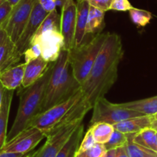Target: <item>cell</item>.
Segmentation results:
<instances>
[{"instance_id": "obj_23", "label": "cell", "mask_w": 157, "mask_h": 157, "mask_svg": "<svg viewBox=\"0 0 157 157\" xmlns=\"http://www.w3.org/2000/svg\"><path fill=\"white\" fill-rule=\"evenodd\" d=\"M14 49L15 43L8 36L0 47V73L4 71L7 63L14 52Z\"/></svg>"}, {"instance_id": "obj_28", "label": "cell", "mask_w": 157, "mask_h": 157, "mask_svg": "<svg viewBox=\"0 0 157 157\" xmlns=\"http://www.w3.org/2000/svg\"><path fill=\"white\" fill-rule=\"evenodd\" d=\"M133 8L129 0H113L110 5L109 10L119 12L129 11Z\"/></svg>"}, {"instance_id": "obj_11", "label": "cell", "mask_w": 157, "mask_h": 157, "mask_svg": "<svg viewBox=\"0 0 157 157\" xmlns=\"http://www.w3.org/2000/svg\"><path fill=\"white\" fill-rule=\"evenodd\" d=\"M76 23V3L74 0H66L60 15V31L64 39V49L73 47Z\"/></svg>"}, {"instance_id": "obj_37", "label": "cell", "mask_w": 157, "mask_h": 157, "mask_svg": "<svg viewBox=\"0 0 157 157\" xmlns=\"http://www.w3.org/2000/svg\"><path fill=\"white\" fill-rule=\"evenodd\" d=\"M104 157H116V149L107 150Z\"/></svg>"}, {"instance_id": "obj_42", "label": "cell", "mask_w": 157, "mask_h": 157, "mask_svg": "<svg viewBox=\"0 0 157 157\" xmlns=\"http://www.w3.org/2000/svg\"><path fill=\"white\" fill-rule=\"evenodd\" d=\"M156 146H157V133H156Z\"/></svg>"}, {"instance_id": "obj_12", "label": "cell", "mask_w": 157, "mask_h": 157, "mask_svg": "<svg viewBox=\"0 0 157 157\" xmlns=\"http://www.w3.org/2000/svg\"><path fill=\"white\" fill-rule=\"evenodd\" d=\"M90 4L88 0H77L76 23L73 47H78L84 42L86 38V28L88 20ZM72 47V48H73Z\"/></svg>"}, {"instance_id": "obj_27", "label": "cell", "mask_w": 157, "mask_h": 157, "mask_svg": "<svg viewBox=\"0 0 157 157\" xmlns=\"http://www.w3.org/2000/svg\"><path fill=\"white\" fill-rule=\"evenodd\" d=\"M96 140H95L94 137H93V133L90 131V129H88L87 132H86L85 136L83 137V139L81 141L80 145H79V147H78V151H77V154H80L82 152H86L88 149H90V148L93 147L95 144H96Z\"/></svg>"}, {"instance_id": "obj_25", "label": "cell", "mask_w": 157, "mask_h": 157, "mask_svg": "<svg viewBox=\"0 0 157 157\" xmlns=\"http://www.w3.org/2000/svg\"><path fill=\"white\" fill-rule=\"evenodd\" d=\"M127 143V135L114 129L109 140L104 144L106 150L116 149L125 146Z\"/></svg>"}, {"instance_id": "obj_38", "label": "cell", "mask_w": 157, "mask_h": 157, "mask_svg": "<svg viewBox=\"0 0 157 157\" xmlns=\"http://www.w3.org/2000/svg\"><path fill=\"white\" fill-rule=\"evenodd\" d=\"M7 1H8V2L10 3V5L13 7L18 3V2H19L20 0H7Z\"/></svg>"}, {"instance_id": "obj_14", "label": "cell", "mask_w": 157, "mask_h": 157, "mask_svg": "<svg viewBox=\"0 0 157 157\" xmlns=\"http://www.w3.org/2000/svg\"><path fill=\"white\" fill-rule=\"evenodd\" d=\"M154 120L155 119L153 116H136L116 123L113 125V127L116 130L125 134L137 133L146 128L151 127Z\"/></svg>"}, {"instance_id": "obj_15", "label": "cell", "mask_w": 157, "mask_h": 157, "mask_svg": "<svg viewBox=\"0 0 157 157\" xmlns=\"http://www.w3.org/2000/svg\"><path fill=\"white\" fill-rule=\"evenodd\" d=\"M25 63L16 65L0 73V82L8 90H15L21 86L25 72Z\"/></svg>"}, {"instance_id": "obj_21", "label": "cell", "mask_w": 157, "mask_h": 157, "mask_svg": "<svg viewBox=\"0 0 157 157\" xmlns=\"http://www.w3.org/2000/svg\"><path fill=\"white\" fill-rule=\"evenodd\" d=\"M93 133L96 143L105 144L109 140L114 127L113 125L106 123H97L91 125L89 128Z\"/></svg>"}, {"instance_id": "obj_26", "label": "cell", "mask_w": 157, "mask_h": 157, "mask_svg": "<svg viewBox=\"0 0 157 157\" xmlns=\"http://www.w3.org/2000/svg\"><path fill=\"white\" fill-rule=\"evenodd\" d=\"M106 151L104 144L96 143L90 149L80 154H77L75 157H104Z\"/></svg>"}, {"instance_id": "obj_17", "label": "cell", "mask_w": 157, "mask_h": 157, "mask_svg": "<svg viewBox=\"0 0 157 157\" xmlns=\"http://www.w3.org/2000/svg\"><path fill=\"white\" fill-rule=\"evenodd\" d=\"M120 104L124 108L136 111L144 116H154L157 114V96Z\"/></svg>"}, {"instance_id": "obj_10", "label": "cell", "mask_w": 157, "mask_h": 157, "mask_svg": "<svg viewBox=\"0 0 157 157\" xmlns=\"http://www.w3.org/2000/svg\"><path fill=\"white\" fill-rule=\"evenodd\" d=\"M46 138L44 132L36 127H28L17 136L6 142L1 152L28 153Z\"/></svg>"}, {"instance_id": "obj_44", "label": "cell", "mask_w": 157, "mask_h": 157, "mask_svg": "<svg viewBox=\"0 0 157 157\" xmlns=\"http://www.w3.org/2000/svg\"><path fill=\"white\" fill-rule=\"evenodd\" d=\"M152 157H153V156H152Z\"/></svg>"}, {"instance_id": "obj_6", "label": "cell", "mask_w": 157, "mask_h": 157, "mask_svg": "<svg viewBox=\"0 0 157 157\" xmlns=\"http://www.w3.org/2000/svg\"><path fill=\"white\" fill-rule=\"evenodd\" d=\"M93 109L90 126L97 123H106L113 126L130 118L144 116L136 111L124 108L120 103L109 102L105 97L98 99L93 105Z\"/></svg>"}, {"instance_id": "obj_13", "label": "cell", "mask_w": 157, "mask_h": 157, "mask_svg": "<svg viewBox=\"0 0 157 157\" xmlns=\"http://www.w3.org/2000/svg\"><path fill=\"white\" fill-rule=\"evenodd\" d=\"M25 63V72L22 86L23 88H28L44 75L50 63H48L40 56Z\"/></svg>"}, {"instance_id": "obj_41", "label": "cell", "mask_w": 157, "mask_h": 157, "mask_svg": "<svg viewBox=\"0 0 157 157\" xmlns=\"http://www.w3.org/2000/svg\"><path fill=\"white\" fill-rule=\"evenodd\" d=\"M154 119H155V120H157V114H155V116H154Z\"/></svg>"}, {"instance_id": "obj_24", "label": "cell", "mask_w": 157, "mask_h": 157, "mask_svg": "<svg viewBox=\"0 0 157 157\" xmlns=\"http://www.w3.org/2000/svg\"><path fill=\"white\" fill-rule=\"evenodd\" d=\"M129 16L132 22L139 27H144L149 23L152 14L146 10L132 8L129 10Z\"/></svg>"}, {"instance_id": "obj_32", "label": "cell", "mask_w": 157, "mask_h": 157, "mask_svg": "<svg viewBox=\"0 0 157 157\" xmlns=\"http://www.w3.org/2000/svg\"><path fill=\"white\" fill-rule=\"evenodd\" d=\"M113 0H88L90 6H94L103 12H106L109 10L110 5Z\"/></svg>"}, {"instance_id": "obj_30", "label": "cell", "mask_w": 157, "mask_h": 157, "mask_svg": "<svg viewBox=\"0 0 157 157\" xmlns=\"http://www.w3.org/2000/svg\"><path fill=\"white\" fill-rule=\"evenodd\" d=\"M66 0H39L43 8L48 13L56 10L57 6H63Z\"/></svg>"}, {"instance_id": "obj_2", "label": "cell", "mask_w": 157, "mask_h": 157, "mask_svg": "<svg viewBox=\"0 0 157 157\" xmlns=\"http://www.w3.org/2000/svg\"><path fill=\"white\" fill-rule=\"evenodd\" d=\"M81 88L72 72L68 50L63 49L58 59L54 63L40 113L69 99Z\"/></svg>"}, {"instance_id": "obj_35", "label": "cell", "mask_w": 157, "mask_h": 157, "mask_svg": "<svg viewBox=\"0 0 157 157\" xmlns=\"http://www.w3.org/2000/svg\"><path fill=\"white\" fill-rule=\"evenodd\" d=\"M8 37V35H7L6 32L5 31V29L0 27V47L3 44V43L5 42L6 39Z\"/></svg>"}, {"instance_id": "obj_22", "label": "cell", "mask_w": 157, "mask_h": 157, "mask_svg": "<svg viewBox=\"0 0 157 157\" xmlns=\"http://www.w3.org/2000/svg\"><path fill=\"white\" fill-rule=\"evenodd\" d=\"M126 135H127V143L126 146L129 157H157L156 152L146 149L133 141V136L135 133H129Z\"/></svg>"}, {"instance_id": "obj_39", "label": "cell", "mask_w": 157, "mask_h": 157, "mask_svg": "<svg viewBox=\"0 0 157 157\" xmlns=\"http://www.w3.org/2000/svg\"><path fill=\"white\" fill-rule=\"evenodd\" d=\"M151 127L155 129V130L157 129V120H155L152 123V125H151Z\"/></svg>"}, {"instance_id": "obj_34", "label": "cell", "mask_w": 157, "mask_h": 157, "mask_svg": "<svg viewBox=\"0 0 157 157\" xmlns=\"http://www.w3.org/2000/svg\"><path fill=\"white\" fill-rule=\"evenodd\" d=\"M116 157H129L126 145L116 149Z\"/></svg>"}, {"instance_id": "obj_33", "label": "cell", "mask_w": 157, "mask_h": 157, "mask_svg": "<svg viewBox=\"0 0 157 157\" xmlns=\"http://www.w3.org/2000/svg\"><path fill=\"white\" fill-rule=\"evenodd\" d=\"M35 150L31 151L28 153H16V152H0V157H32Z\"/></svg>"}, {"instance_id": "obj_36", "label": "cell", "mask_w": 157, "mask_h": 157, "mask_svg": "<svg viewBox=\"0 0 157 157\" xmlns=\"http://www.w3.org/2000/svg\"><path fill=\"white\" fill-rule=\"evenodd\" d=\"M6 89L4 88L3 86L2 85V83L0 82V109H1V106H2V99H3L4 93H5Z\"/></svg>"}, {"instance_id": "obj_29", "label": "cell", "mask_w": 157, "mask_h": 157, "mask_svg": "<svg viewBox=\"0 0 157 157\" xmlns=\"http://www.w3.org/2000/svg\"><path fill=\"white\" fill-rule=\"evenodd\" d=\"M41 56V49L38 44L32 45L24 53V59L25 63L31 61L34 59L39 58Z\"/></svg>"}, {"instance_id": "obj_43", "label": "cell", "mask_w": 157, "mask_h": 157, "mask_svg": "<svg viewBox=\"0 0 157 157\" xmlns=\"http://www.w3.org/2000/svg\"><path fill=\"white\" fill-rule=\"evenodd\" d=\"M156 131H157V129H156Z\"/></svg>"}, {"instance_id": "obj_5", "label": "cell", "mask_w": 157, "mask_h": 157, "mask_svg": "<svg viewBox=\"0 0 157 157\" xmlns=\"http://www.w3.org/2000/svg\"><path fill=\"white\" fill-rule=\"evenodd\" d=\"M48 13H49L46 12L43 8L41 4L39 3V0H36L29 19L22 34L19 36V39L15 43L14 52L7 63L4 71L6 70L9 68H11L17 65L21 57L24 56L26 49L30 47L32 39L36 34V31L39 28L45 18L46 17Z\"/></svg>"}, {"instance_id": "obj_19", "label": "cell", "mask_w": 157, "mask_h": 157, "mask_svg": "<svg viewBox=\"0 0 157 157\" xmlns=\"http://www.w3.org/2000/svg\"><path fill=\"white\" fill-rule=\"evenodd\" d=\"M104 18H105V12L90 6L86 28V36L89 34L96 35L102 33L105 25Z\"/></svg>"}, {"instance_id": "obj_7", "label": "cell", "mask_w": 157, "mask_h": 157, "mask_svg": "<svg viewBox=\"0 0 157 157\" xmlns=\"http://www.w3.org/2000/svg\"><path fill=\"white\" fill-rule=\"evenodd\" d=\"M83 120H75L55 128L46 136V141L32 157H56Z\"/></svg>"}, {"instance_id": "obj_20", "label": "cell", "mask_w": 157, "mask_h": 157, "mask_svg": "<svg viewBox=\"0 0 157 157\" xmlns=\"http://www.w3.org/2000/svg\"><path fill=\"white\" fill-rule=\"evenodd\" d=\"M157 131L152 127L146 128L140 132L135 133L133 141L137 144L157 152L156 146Z\"/></svg>"}, {"instance_id": "obj_40", "label": "cell", "mask_w": 157, "mask_h": 157, "mask_svg": "<svg viewBox=\"0 0 157 157\" xmlns=\"http://www.w3.org/2000/svg\"><path fill=\"white\" fill-rule=\"evenodd\" d=\"M6 1H7V0H0V6L2 5V4L3 3V2H5Z\"/></svg>"}, {"instance_id": "obj_3", "label": "cell", "mask_w": 157, "mask_h": 157, "mask_svg": "<svg viewBox=\"0 0 157 157\" xmlns=\"http://www.w3.org/2000/svg\"><path fill=\"white\" fill-rule=\"evenodd\" d=\"M54 63H49L44 75L37 82L28 88H23L25 90L19 93V108L13 126L7 134L6 142L11 140L19 132L27 129L35 116L40 113Z\"/></svg>"}, {"instance_id": "obj_16", "label": "cell", "mask_w": 157, "mask_h": 157, "mask_svg": "<svg viewBox=\"0 0 157 157\" xmlns=\"http://www.w3.org/2000/svg\"><path fill=\"white\" fill-rule=\"evenodd\" d=\"M14 90H5L0 109V152L7 140V126Z\"/></svg>"}, {"instance_id": "obj_8", "label": "cell", "mask_w": 157, "mask_h": 157, "mask_svg": "<svg viewBox=\"0 0 157 157\" xmlns=\"http://www.w3.org/2000/svg\"><path fill=\"white\" fill-rule=\"evenodd\" d=\"M38 44L41 49V57L48 63H54L64 49V39L60 29H39L31 40V44Z\"/></svg>"}, {"instance_id": "obj_4", "label": "cell", "mask_w": 157, "mask_h": 157, "mask_svg": "<svg viewBox=\"0 0 157 157\" xmlns=\"http://www.w3.org/2000/svg\"><path fill=\"white\" fill-rule=\"evenodd\" d=\"M109 33H101L90 41L83 42L78 47L68 50L69 62L77 82L81 86L90 75L99 51Z\"/></svg>"}, {"instance_id": "obj_1", "label": "cell", "mask_w": 157, "mask_h": 157, "mask_svg": "<svg viewBox=\"0 0 157 157\" xmlns=\"http://www.w3.org/2000/svg\"><path fill=\"white\" fill-rule=\"evenodd\" d=\"M123 54L121 37L116 33H109L88 78L82 86L84 99L92 109L117 80L118 68Z\"/></svg>"}, {"instance_id": "obj_31", "label": "cell", "mask_w": 157, "mask_h": 157, "mask_svg": "<svg viewBox=\"0 0 157 157\" xmlns=\"http://www.w3.org/2000/svg\"><path fill=\"white\" fill-rule=\"evenodd\" d=\"M12 10H13V6L10 5L8 1H6L0 6V27L7 20Z\"/></svg>"}, {"instance_id": "obj_18", "label": "cell", "mask_w": 157, "mask_h": 157, "mask_svg": "<svg viewBox=\"0 0 157 157\" xmlns=\"http://www.w3.org/2000/svg\"><path fill=\"white\" fill-rule=\"evenodd\" d=\"M84 133L83 123L76 128L56 157H75Z\"/></svg>"}, {"instance_id": "obj_9", "label": "cell", "mask_w": 157, "mask_h": 157, "mask_svg": "<svg viewBox=\"0 0 157 157\" xmlns=\"http://www.w3.org/2000/svg\"><path fill=\"white\" fill-rule=\"evenodd\" d=\"M36 0H20L13 7L10 16L2 25L9 37L14 43L22 34L33 11Z\"/></svg>"}]
</instances>
